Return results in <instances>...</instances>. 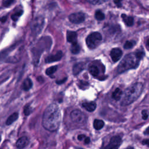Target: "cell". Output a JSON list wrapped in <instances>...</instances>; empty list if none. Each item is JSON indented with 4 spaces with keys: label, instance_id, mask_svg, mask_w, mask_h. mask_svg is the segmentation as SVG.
<instances>
[{
    "label": "cell",
    "instance_id": "24",
    "mask_svg": "<svg viewBox=\"0 0 149 149\" xmlns=\"http://www.w3.org/2000/svg\"><path fill=\"white\" fill-rule=\"evenodd\" d=\"M95 17L98 20H102L105 18V15L100 10H98L95 13Z\"/></svg>",
    "mask_w": 149,
    "mask_h": 149
},
{
    "label": "cell",
    "instance_id": "4",
    "mask_svg": "<svg viewBox=\"0 0 149 149\" xmlns=\"http://www.w3.org/2000/svg\"><path fill=\"white\" fill-rule=\"evenodd\" d=\"M102 35L98 32H93L86 38V44L88 48L93 49L97 48L101 42Z\"/></svg>",
    "mask_w": 149,
    "mask_h": 149
},
{
    "label": "cell",
    "instance_id": "22",
    "mask_svg": "<svg viewBox=\"0 0 149 149\" xmlns=\"http://www.w3.org/2000/svg\"><path fill=\"white\" fill-rule=\"evenodd\" d=\"M136 44V41L134 40H128L126 41L123 45V47L125 49H128L133 48L134 45Z\"/></svg>",
    "mask_w": 149,
    "mask_h": 149
},
{
    "label": "cell",
    "instance_id": "21",
    "mask_svg": "<svg viewBox=\"0 0 149 149\" xmlns=\"http://www.w3.org/2000/svg\"><path fill=\"white\" fill-rule=\"evenodd\" d=\"M23 14V10L22 9H19L15 12L11 16V18L13 21H17L18 19L22 16Z\"/></svg>",
    "mask_w": 149,
    "mask_h": 149
},
{
    "label": "cell",
    "instance_id": "30",
    "mask_svg": "<svg viewBox=\"0 0 149 149\" xmlns=\"http://www.w3.org/2000/svg\"><path fill=\"white\" fill-rule=\"evenodd\" d=\"M85 137H86V136H85L84 134H80V135H79V136H78L77 139H78V140H79L81 141V140H84V139Z\"/></svg>",
    "mask_w": 149,
    "mask_h": 149
},
{
    "label": "cell",
    "instance_id": "12",
    "mask_svg": "<svg viewBox=\"0 0 149 149\" xmlns=\"http://www.w3.org/2000/svg\"><path fill=\"white\" fill-rule=\"evenodd\" d=\"M29 139L26 136H23L19 138L16 143V146L18 148H23L29 144Z\"/></svg>",
    "mask_w": 149,
    "mask_h": 149
},
{
    "label": "cell",
    "instance_id": "36",
    "mask_svg": "<svg viewBox=\"0 0 149 149\" xmlns=\"http://www.w3.org/2000/svg\"><path fill=\"white\" fill-rule=\"evenodd\" d=\"M148 128L147 127V129H146V132H144V134H147V135H148Z\"/></svg>",
    "mask_w": 149,
    "mask_h": 149
},
{
    "label": "cell",
    "instance_id": "26",
    "mask_svg": "<svg viewBox=\"0 0 149 149\" xmlns=\"http://www.w3.org/2000/svg\"><path fill=\"white\" fill-rule=\"evenodd\" d=\"M15 0H2V5L3 7L8 8L14 2Z\"/></svg>",
    "mask_w": 149,
    "mask_h": 149
},
{
    "label": "cell",
    "instance_id": "9",
    "mask_svg": "<svg viewBox=\"0 0 149 149\" xmlns=\"http://www.w3.org/2000/svg\"><path fill=\"white\" fill-rule=\"evenodd\" d=\"M62 56H63L62 52L61 51H58L55 54H52L48 56L45 58V61L46 63H51L56 61H59L62 58Z\"/></svg>",
    "mask_w": 149,
    "mask_h": 149
},
{
    "label": "cell",
    "instance_id": "29",
    "mask_svg": "<svg viewBox=\"0 0 149 149\" xmlns=\"http://www.w3.org/2000/svg\"><path fill=\"white\" fill-rule=\"evenodd\" d=\"M148 113L147 111L146 110H143L142 111V118L144 120H146L148 118Z\"/></svg>",
    "mask_w": 149,
    "mask_h": 149
},
{
    "label": "cell",
    "instance_id": "27",
    "mask_svg": "<svg viewBox=\"0 0 149 149\" xmlns=\"http://www.w3.org/2000/svg\"><path fill=\"white\" fill-rule=\"evenodd\" d=\"M32 109L31 107L29 105H27L25 106L24 108V113L26 115H29L31 113Z\"/></svg>",
    "mask_w": 149,
    "mask_h": 149
},
{
    "label": "cell",
    "instance_id": "28",
    "mask_svg": "<svg viewBox=\"0 0 149 149\" xmlns=\"http://www.w3.org/2000/svg\"><path fill=\"white\" fill-rule=\"evenodd\" d=\"M87 1L92 4L95 5V4H99V3H103L104 2H105L107 0H87Z\"/></svg>",
    "mask_w": 149,
    "mask_h": 149
},
{
    "label": "cell",
    "instance_id": "23",
    "mask_svg": "<svg viewBox=\"0 0 149 149\" xmlns=\"http://www.w3.org/2000/svg\"><path fill=\"white\" fill-rule=\"evenodd\" d=\"M58 69V66L56 65L55 66H51V67H49L48 68H47L45 70V73L48 75V76H50V75H52V74H54L57 70Z\"/></svg>",
    "mask_w": 149,
    "mask_h": 149
},
{
    "label": "cell",
    "instance_id": "35",
    "mask_svg": "<svg viewBox=\"0 0 149 149\" xmlns=\"http://www.w3.org/2000/svg\"><path fill=\"white\" fill-rule=\"evenodd\" d=\"M6 16H2V17H1L0 18V20H1V22H2V23H4L6 20Z\"/></svg>",
    "mask_w": 149,
    "mask_h": 149
},
{
    "label": "cell",
    "instance_id": "11",
    "mask_svg": "<svg viewBox=\"0 0 149 149\" xmlns=\"http://www.w3.org/2000/svg\"><path fill=\"white\" fill-rule=\"evenodd\" d=\"M67 41L72 44V45L77 43V33L73 31H68L66 34Z\"/></svg>",
    "mask_w": 149,
    "mask_h": 149
},
{
    "label": "cell",
    "instance_id": "2",
    "mask_svg": "<svg viewBox=\"0 0 149 149\" xmlns=\"http://www.w3.org/2000/svg\"><path fill=\"white\" fill-rule=\"evenodd\" d=\"M144 55V54L142 51H137L126 55L116 69L118 73H122L126 70L136 68Z\"/></svg>",
    "mask_w": 149,
    "mask_h": 149
},
{
    "label": "cell",
    "instance_id": "18",
    "mask_svg": "<svg viewBox=\"0 0 149 149\" xmlns=\"http://www.w3.org/2000/svg\"><path fill=\"white\" fill-rule=\"evenodd\" d=\"M19 114L17 112H14L12 115H10L8 118L7 119L6 121V125H10L12 123H13L15 120H16L18 118Z\"/></svg>",
    "mask_w": 149,
    "mask_h": 149
},
{
    "label": "cell",
    "instance_id": "1",
    "mask_svg": "<svg viewBox=\"0 0 149 149\" xmlns=\"http://www.w3.org/2000/svg\"><path fill=\"white\" fill-rule=\"evenodd\" d=\"M61 114L59 107L56 104L48 105L44 112L42 125L47 130L54 132L56 130L61 123Z\"/></svg>",
    "mask_w": 149,
    "mask_h": 149
},
{
    "label": "cell",
    "instance_id": "14",
    "mask_svg": "<svg viewBox=\"0 0 149 149\" xmlns=\"http://www.w3.org/2000/svg\"><path fill=\"white\" fill-rule=\"evenodd\" d=\"M84 68V63L83 62H79L76 63L73 68V73L74 75H77Z\"/></svg>",
    "mask_w": 149,
    "mask_h": 149
},
{
    "label": "cell",
    "instance_id": "16",
    "mask_svg": "<svg viewBox=\"0 0 149 149\" xmlns=\"http://www.w3.org/2000/svg\"><path fill=\"white\" fill-rule=\"evenodd\" d=\"M123 21L125 23V24L127 26H132L134 23V19L133 17L132 16H127L125 14H122L121 15Z\"/></svg>",
    "mask_w": 149,
    "mask_h": 149
},
{
    "label": "cell",
    "instance_id": "13",
    "mask_svg": "<svg viewBox=\"0 0 149 149\" xmlns=\"http://www.w3.org/2000/svg\"><path fill=\"white\" fill-rule=\"evenodd\" d=\"M83 107L88 112H93L96 108V103L94 101L85 102L82 104Z\"/></svg>",
    "mask_w": 149,
    "mask_h": 149
},
{
    "label": "cell",
    "instance_id": "3",
    "mask_svg": "<svg viewBox=\"0 0 149 149\" xmlns=\"http://www.w3.org/2000/svg\"><path fill=\"white\" fill-rule=\"evenodd\" d=\"M143 90V84L136 83L127 88L122 95L120 105L126 106L133 103L140 95Z\"/></svg>",
    "mask_w": 149,
    "mask_h": 149
},
{
    "label": "cell",
    "instance_id": "34",
    "mask_svg": "<svg viewBox=\"0 0 149 149\" xmlns=\"http://www.w3.org/2000/svg\"><path fill=\"white\" fill-rule=\"evenodd\" d=\"M142 144H143V145H145V146H148V139H145V140H144L142 141Z\"/></svg>",
    "mask_w": 149,
    "mask_h": 149
},
{
    "label": "cell",
    "instance_id": "19",
    "mask_svg": "<svg viewBox=\"0 0 149 149\" xmlns=\"http://www.w3.org/2000/svg\"><path fill=\"white\" fill-rule=\"evenodd\" d=\"M104 126V122L102 120L100 119H95L93 123V126L95 129L96 130H100Z\"/></svg>",
    "mask_w": 149,
    "mask_h": 149
},
{
    "label": "cell",
    "instance_id": "37",
    "mask_svg": "<svg viewBox=\"0 0 149 149\" xmlns=\"http://www.w3.org/2000/svg\"><path fill=\"white\" fill-rule=\"evenodd\" d=\"M1 136H0V142H1Z\"/></svg>",
    "mask_w": 149,
    "mask_h": 149
},
{
    "label": "cell",
    "instance_id": "8",
    "mask_svg": "<svg viewBox=\"0 0 149 149\" xmlns=\"http://www.w3.org/2000/svg\"><path fill=\"white\" fill-rule=\"evenodd\" d=\"M122 143V139L119 136H115L112 137L110 140V141L107 146H106V148L108 149H113V148H118L119 147Z\"/></svg>",
    "mask_w": 149,
    "mask_h": 149
},
{
    "label": "cell",
    "instance_id": "32",
    "mask_svg": "<svg viewBox=\"0 0 149 149\" xmlns=\"http://www.w3.org/2000/svg\"><path fill=\"white\" fill-rule=\"evenodd\" d=\"M66 80V78H64V79H63L61 80L56 81V83H57L58 84H63Z\"/></svg>",
    "mask_w": 149,
    "mask_h": 149
},
{
    "label": "cell",
    "instance_id": "31",
    "mask_svg": "<svg viewBox=\"0 0 149 149\" xmlns=\"http://www.w3.org/2000/svg\"><path fill=\"white\" fill-rule=\"evenodd\" d=\"M84 141L85 144H88L90 142V139L88 137L86 136V137L84 139Z\"/></svg>",
    "mask_w": 149,
    "mask_h": 149
},
{
    "label": "cell",
    "instance_id": "15",
    "mask_svg": "<svg viewBox=\"0 0 149 149\" xmlns=\"http://www.w3.org/2000/svg\"><path fill=\"white\" fill-rule=\"evenodd\" d=\"M88 70L90 73L94 77H97L100 72V68H98V66L97 65H91L89 66L88 68Z\"/></svg>",
    "mask_w": 149,
    "mask_h": 149
},
{
    "label": "cell",
    "instance_id": "10",
    "mask_svg": "<svg viewBox=\"0 0 149 149\" xmlns=\"http://www.w3.org/2000/svg\"><path fill=\"white\" fill-rule=\"evenodd\" d=\"M111 57L114 62L118 61L122 56V51L118 48H114L111 49L110 52Z\"/></svg>",
    "mask_w": 149,
    "mask_h": 149
},
{
    "label": "cell",
    "instance_id": "7",
    "mask_svg": "<svg viewBox=\"0 0 149 149\" xmlns=\"http://www.w3.org/2000/svg\"><path fill=\"white\" fill-rule=\"evenodd\" d=\"M69 19L73 23L79 24L84 21L85 15L82 12L73 13L69 16Z\"/></svg>",
    "mask_w": 149,
    "mask_h": 149
},
{
    "label": "cell",
    "instance_id": "20",
    "mask_svg": "<svg viewBox=\"0 0 149 149\" xmlns=\"http://www.w3.org/2000/svg\"><path fill=\"white\" fill-rule=\"evenodd\" d=\"M122 95V92L121 91V90L119 88H117L115 89V90L113 92L112 97V98L116 100V101H118L119 100H120L121 98V96Z\"/></svg>",
    "mask_w": 149,
    "mask_h": 149
},
{
    "label": "cell",
    "instance_id": "6",
    "mask_svg": "<svg viewBox=\"0 0 149 149\" xmlns=\"http://www.w3.org/2000/svg\"><path fill=\"white\" fill-rule=\"evenodd\" d=\"M44 24V20L42 16L37 17L36 18L31 26V29L34 33L36 34H38L40 33L41 30H42L43 26Z\"/></svg>",
    "mask_w": 149,
    "mask_h": 149
},
{
    "label": "cell",
    "instance_id": "5",
    "mask_svg": "<svg viewBox=\"0 0 149 149\" xmlns=\"http://www.w3.org/2000/svg\"><path fill=\"white\" fill-rule=\"evenodd\" d=\"M71 120L75 123L79 125L84 124L87 120V116L79 109L72 111L70 115Z\"/></svg>",
    "mask_w": 149,
    "mask_h": 149
},
{
    "label": "cell",
    "instance_id": "33",
    "mask_svg": "<svg viewBox=\"0 0 149 149\" xmlns=\"http://www.w3.org/2000/svg\"><path fill=\"white\" fill-rule=\"evenodd\" d=\"M121 1L122 0H114V2H115V3L118 6H120V5H121Z\"/></svg>",
    "mask_w": 149,
    "mask_h": 149
},
{
    "label": "cell",
    "instance_id": "17",
    "mask_svg": "<svg viewBox=\"0 0 149 149\" xmlns=\"http://www.w3.org/2000/svg\"><path fill=\"white\" fill-rule=\"evenodd\" d=\"M32 86H33V83H32L31 79L29 78H27L24 80V81L23 83L22 88L24 91H28L31 88Z\"/></svg>",
    "mask_w": 149,
    "mask_h": 149
},
{
    "label": "cell",
    "instance_id": "25",
    "mask_svg": "<svg viewBox=\"0 0 149 149\" xmlns=\"http://www.w3.org/2000/svg\"><path fill=\"white\" fill-rule=\"evenodd\" d=\"M80 47L77 43L76 44L72 45V47L70 48V51L73 54H77L80 52Z\"/></svg>",
    "mask_w": 149,
    "mask_h": 149
}]
</instances>
